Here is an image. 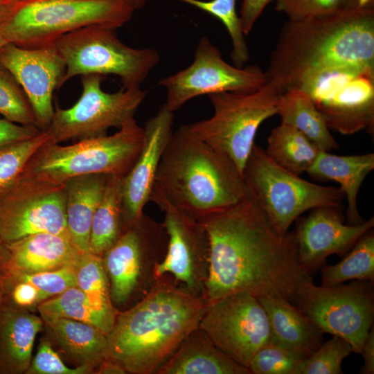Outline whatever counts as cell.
I'll return each instance as SVG.
<instances>
[{
  "mask_svg": "<svg viewBox=\"0 0 374 374\" xmlns=\"http://www.w3.org/2000/svg\"><path fill=\"white\" fill-rule=\"evenodd\" d=\"M276 114L282 123L301 132L320 150L330 152L339 148L324 118L310 96L301 89L290 88L281 95Z\"/></svg>",
  "mask_w": 374,
  "mask_h": 374,
  "instance_id": "29",
  "label": "cell"
},
{
  "mask_svg": "<svg viewBox=\"0 0 374 374\" xmlns=\"http://www.w3.org/2000/svg\"><path fill=\"white\" fill-rule=\"evenodd\" d=\"M14 2L12 0H0V21L5 17Z\"/></svg>",
  "mask_w": 374,
  "mask_h": 374,
  "instance_id": "48",
  "label": "cell"
},
{
  "mask_svg": "<svg viewBox=\"0 0 374 374\" xmlns=\"http://www.w3.org/2000/svg\"><path fill=\"white\" fill-rule=\"evenodd\" d=\"M42 131L34 125H23L0 118V147L28 140Z\"/></svg>",
  "mask_w": 374,
  "mask_h": 374,
  "instance_id": "42",
  "label": "cell"
},
{
  "mask_svg": "<svg viewBox=\"0 0 374 374\" xmlns=\"http://www.w3.org/2000/svg\"><path fill=\"white\" fill-rule=\"evenodd\" d=\"M0 114L19 125L36 126L35 115L25 92L15 78L1 65Z\"/></svg>",
  "mask_w": 374,
  "mask_h": 374,
  "instance_id": "37",
  "label": "cell"
},
{
  "mask_svg": "<svg viewBox=\"0 0 374 374\" xmlns=\"http://www.w3.org/2000/svg\"><path fill=\"white\" fill-rule=\"evenodd\" d=\"M351 352L347 341L333 335L303 361L298 374H341V363Z\"/></svg>",
  "mask_w": 374,
  "mask_h": 374,
  "instance_id": "38",
  "label": "cell"
},
{
  "mask_svg": "<svg viewBox=\"0 0 374 374\" xmlns=\"http://www.w3.org/2000/svg\"><path fill=\"white\" fill-rule=\"evenodd\" d=\"M307 357L270 341L255 353L248 368L253 374H298Z\"/></svg>",
  "mask_w": 374,
  "mask_h": 374,
  "instance_id": "36",
  "label": "cell"
},
{
  "mask_svg": "<svg viewBox=\"0 0 374 374\" xmlns=\"http://www.w3.org/2000/svg\"><path fill=\"white\" fill-rule=\"evenodd\" d=\"M38 233H68L65 185L20 175L0 196V235L10 243Z\"/></svg>",
  "mask_w": 374,
  "mask_h": 374,
  "instance_id": "16",
  "label": "cell"
},
{
  "mask_svg": "<svg viewBox=\"0 0 374 374\" xmlns=\"http://www.w3.org/2000/svg\"><path fill=\"white\" fill-rule=\"evenodd\" d=\"M50 139L46 130L28 140L0 147V196L17 180L35 151Z\"/></svg>",
  "mask_w": 374,
  "mask_h": 374,
  "instance_id": "35",
  "label": "cell"
},
{
  "mask_svg": "<svg viewBox=\"0 0 374 374\" xmlns=\"http://www.w3.org/2000/svg\"><path fill=\"white\" fill-rule=\"evenodd\" d=\"M323 333L347 341L362 354L374 319L373 282L355 280L331 287L303 283L292 303Z\"/></svg>",
  "mask_w": 374,
  "mask_h": 374,
  "instance_id": "12",
  "label": "cell"
},
{
  "mask_svg": "<svg viewBox=\"0 0 374 374\" xmlns=\"http://www.w3.org/2000/svg\"><path fill=\"white\" fill-rule=\"evenodd\" d=\"M174 112L165 104L143 127L145 143L134 166L123 178L125 217L130 224L143 213L150 201L159 163L173 133Z\"/></svg>",
  "mask_w": 374,
  "mask_h": 374,
  "instance_id": "20",
  "label": "cell"
},
{
  "mask_svg": "<svg viewBox=\"0 0 374 374\" xmlns=\"http://www.w3.org/2000/svg\"><path fill=\"white\" fill-rule=\"evenodd\" d=\"M168 242L163 222L143 213L102 256L111 299L118 310L132 306L152 289L156 266L166 255Z\"/></svg>",
  "mask_w": 374,
  "mask_h": 374,
  "instance_id": "10",
  "label": "cell"
},
{
  "mask_svg": "<svg viewBox=\"0 0 374 374\" xmlns=\"http://www.w3.org/2000/svg\"><path fill=\"white\" fill-rule=\"evenodd\" d=\"M94 373L97 374H125L127 373L124 367L116 361L107 357L96 368Z\"/></svg>",
  "mask_w": 374,
  "mask_h": 374,
  "instance_id": "45",
  "label": "cell"
},
{
  "mask_svg": "<svg viewBox=\"0 0 374 374\" xmlns=\"http://www.w3.org/2000/svg\"><path fill=\"white\" fill-rule=\"evenodd\" d=\"M274 80L250 92H222L209 95L213 116L188 125L190 131L208 145L228 157L243 170L258 127L277 114L284 93Z\"/></svg>",
  "mask_w": 374,
  "mask_h": 374,
  "instance_id": "7",
  "label": "cell"
},
{
  "mask_svg": "<svg viewBox=\"0 0 374 374\" xmlns=\"http://www.w3.org/2000/svg\"><path fill=\"white\" fill-rule=\"evenodd\" d=\"M44 321L29 310L0 301V374L26 373Z\"/></svg>",
  "mask_w": 374,
  "mask_h": 374,
  "instance_id": "22",
  "label": "cell"
},
{
  "mask_svg": "<svg viewBox=\"0 0 374 374\" xmlns=\"http://www.w3.org/2000/svg\"><path fill=\"white\" fill-rule=\"evenodd\" d=\"M115 30L89 26L64 35L54 42L66 64L63 84L78 75L112 74L120 78L124 89L140 88L159 63V54L152 48H135L125 44Z\"/></svg>",
  "mask_w": 374,
  "mask_h": 374,
  "instance_id": "9",
  "label": "cell"
},
{
  "mask_svg": "<svg viewBox=\"0 0 374 374\" xmlns=\"http://www.w3.org/2000/svg\"><path fill=\"white\" fill-rule=\"evenodd\" d=\"M275 8L288 20L305 21L326 17L348 9L346 0H275Z\"/></svg>",
  "mask_w": 374,
  "mask_h": 374,
  "instance_id": "39",
  "label": "cell"
},
{
  "mask_svg": "<svg viewBox=\"0 0 374 374\" xmlns=\"http://www.w3.org/2000/svg\"><path fill=\"white\" fill-rule=\"evenodd\" d=\"M9 256L10 253L7 243L2 240L0 235V274L5 270Z\"/></svg>",
  "mask_w": 374,
  "mask_h": 374,
  "instance_id": "47",
  "label": "cell"
},
{
  "mask_svg": "<svg viewBox=\"0 0 374 374\" xmlns=\"http://www.w3.org/2000/svg\"><path fill=\"white\" fill-rule=\"evenodd\" d=\"M374 168V154L339 156L321 150L307 172L314 179L332 180L339 184L347 200L346 224L364 221L357 208V195L362 184Z\"/></svg>",
  "mask_w": 374,
  "mask_h": 374,
  "instance_id": "25",
  "label": "cell"
},
{
  "mask_svg": "<svg viewBox=\"0 0 374 374\" xmlns=\"http://www.w3.org/2000/svg\"><path fill=\"white\" fill-rule=\"evenodd\" d=\"M107 179V175L103 174L83 175L72 177L64 184L67 231L82 253L89 251L91 222Z\"/></svg>",
  "mask_w": 374,
  "mask_h": 374,
  "instance_id": "27",
  "label": "cell"
},
{
  "mask_svg": "<svg viewBox=\"0 0 374 374\" xmlns=\"http://www.w3.org/2000/svg\"><path fill=\"white\" fill-rule=\"evenodd\" d=\"M242 176L247 193L280 233L288 232L304 212L320 206L340 208L345 198L340 188L310 182L281 168L256 144Z\"/></svg>",
  "mask_w": 374,
  "mask_h": 374,
  "instance_id": "8",
  "label": "cell"
},
{
  "mask_svg": "<svg viewBox=\"0 0 374 374\" xmlns=\"http://www.w3.org/2000/svg\"><path fill=\"white\" fill-rule=\"evenodd\" d=\"M294 233L299 262L310 274H314L332 254L344 256L357 240L374 226V217L359 224L344 223L340 208L320 206L306 217L297 218Z\"/></svg>",
  "mask_w": 374,
  "mask_h": 374,
  "instance_id": "19",
  "label": "cell"
},
{
  "mask_svg": "<svg viewBox=\"0 0 374 374\" xmlns=\"http://www.w3.org/2000/svg\"><path fill=\"white\" fill-rule=\"evenodd\" d=\"M267 81L265 71L256 65L238 68L226 62L217 48L206 37H202L191 64L161 79L159 84L167 91L165 105L175 112L197 96L253 91Z\"/></svg>",
  "mask_w": 374,
  "mask_h": 374,
  "instance_id": "15",
  "label": "cell"
},
{
  "mask_svg": "<svg viewBox=\"0 0 374 374\" xmlns=\"http://www.w3.org/2000/svg\"><path fill=\"white\" fill-rule=\"evenodd\" d=\"M43 321L48 337L76 366H86L95 371L109 357L107 336L98 328L66 318Z\"/></svg>",
  "mask_w": 374,
  "mask_h": 374,
  "instance_id": "26",
  "label": "cell"
},
{
  "mask_svg": "<svg viewBox=\"0 0 374 374\" xmlns=\"http://www.w3.org/2000/svg\"><path fill=\"white\" fill-rule=\"evenodd\" d=\"M103 80V75L98 74L82 75V92L78 100L65 109L56 105L46 130L51 142L59 143L105 136L108 129H120L134 118L145 92L140 88L121 87L116 93H107L101 89Z\"/></svg>",
  "mask_w": 374,
  "mask_h": 374,
  "instance_id": "13",
  "label": "cell"
},
{
  "mask_svg": "<svg viewBox=\"0 0 374 374\" xmlns=\"http://www.w3.org/2000/svg\"><path fill=\"white\" fill-rule=\"evenodd\" d=\"M155 374H250V371L219 349L197 328Z\"/></svg>",
  "mask_w": 374,
  "mask_h": 374,
  "instance_id": "23",
  "label": "cell"
},
{
  "mask_svg": "<svg viewBox=\"0 0 374 374\" xmlns=\"http://www.w3.org/2000/svg\"><path fill=\"white\" fill-rule=\"evenodd\" d=\"M144 143V129L134 118L110 136L82 139L69 145L49 139L29 159L21 175L53 184H64L72 177L89 174L125 177Z\"/></svg>",
  "mask_w": 374,
  "mask_h": 374,
  "instance_id": "6",
  "label": "cell"
},
{
  "mask_svg": "<svg viewBox=\"0 0 374 374\" xmlns=\"http://www.w3.org/2000/svg\"><path fill=\"white\" fill-rule=\"evenodd\" d=\"M347 7L350 10L374 9V0H346Z\"/></svg>",
  "mask_w": 374,
  "mask_h": 374,
  "instance_id": "46",
  "label": "cell"
},
{
  "mask_svg": "<svg viewBox=\"0 0 374 374\" xmlns=\"http://www.w3.org/2000/svg\"><path fill=\"white\" fill-rule=\"evenodd\" d=\"M273 0H243L240 19L245 35L252 30L265 7Z\"/></svg>",
  "mask_w": 374,
  "mask_h": 374,
  "instance_id": "43",
  "label": "cell"
},
{
  "mask_svg": "<svg viewBox=\"0 0 374 374\" xmlns=\"http://www.w3.org/2000/svg\"><path fill=\"white\" fill-rule=\"evenodd\" d=\"M258 299L267 315L271 341L307 357L321 345L323 332L290 301L278 296Z\"/></svg>",
  "mask_w": 374,
  "mask_h": 374,
  "instance_id": "24",
  "label": "cell"
},
{
  "mask_svg": "<svg viewBox=\"0 0 374 374\" xmlns=\"http://www.w3.org/2000/svg\"><path fill=\"white\" fill-rule=\"evenodd\" d=\"M123 177L107 175L103 197L93 215L89 252L102 257L129 226L123 197Z\"/></svg>",
  "mask_w": 374,
  "mask_h": 374,
  "instance_id": "28",
  "label": "cell"
},
{
  "mask_svg": "<svg viewBox=\"0 0 374 374\" xmlns=\"http://www.w3.org/2000/svg\"><path fill=\"white\" fill-rule=\"evenodd\" d=\"M127 1H129L130 3H132L134 6L136 10L142 8L144 6L146 1V0H127Z\"/></svg>",
  "mask_w": 374,
  "mask_h": 374,
  "instance_id": "49",
  "label": "cell"
},
{
  "mask_svg": "<svg viewBox=\"0 0 374 374\" xmlns=\"http://www.w3.org/2000/svg\"><path fill=\"white\" fill-rule=\"evenodd\" d=\"M342 65L374 67V9H347L326 17L288 20L265 73L285 91L310 73Z\"/></svg>",
  "mask_w": 374,
  "mask_h": 374,
  "instance_id": "3",
  "label": "cell"
},
{
  "mask_svg": "<svg viewBox=\"0 0 374 374\" xmlns=\"http://www.w3.org/2000/svg\"><path fill=\"white\" fill-rule=\"evenodd\" d=\"M206 305L171 275L157 277L143 298L120 311L107 335L109 357L127 373L155 374L198 328Z\"/></svg>",
  "mask_w": 374,
  "mask_h": 374,
  "instance_id": "2",
  "label": "cell"
},
{
  "mask_svg": "<svg viewBox=\"0 0 374 374\" xmlns=\"http://www.w3.org/2000/svg\"><path fill=\"white\" fill-rule=\"evenodd\" d=\"M2 282H1V274H0V301L1 300V296H2Z\"/></svg>",
  "mask_w": 374,
  "mask_h": 374,
  "instance_id": "51",
  "label": "cell"
},
{
  "mask_svg": "<svg viewBox=\"0 0 374 374\" xmlns=\"http://www.w3.org/2000/svg\"><path fill=\"white\" fill-rule=\"evenodd\" d=\"M8 42L0 33V49Z\"/></svg>",
  "mask_w": 374,
  "mask_h": 374,
  "instance_id": "50",
  "label": "cell"
},
{
  "mask_svg": "<svg viewBox=\"0 0 374 374\" xmlns=\"http://www.w3.org/2000/svg\"><path fill=\"white\" fill-rule=\"evenodd\" d=\"M7 245L10 256L3 273L30 274L53 271L76 265L82 254L69 233H38Z\"/></svg>",
  "mask_w": 374,
  "mask_h": 374,
  "instance_id": "21",
  "label": "cell"
},
{
  "mask_svg": "<svg viewBox=\"0 0 374 374\" xmlns=\"http://www.w3.org/2000/svg\"><path fill=\"white\" fill-rule=\"evenodd\" d=\"M94 373L86 366L69 368L53 348L48 339L40 341L37 351L26 374H89Z\"/></svg>",
  "mask_w": 374,
  "mask_h": 374,
  "instance_id": "41",
  "label": "cell"
},
{
  "mask_svg": "<svg viewBox=\"0 0 374 374\" xmlns=\"http://www.w3.org/2000/svg\"><path fill=\"white\" fill-rule=\"evenodd\" d=\"M42 320L66 318L93 325L107 336L115 321L95 310L84 292L77 286L42 302L37 308Z\"/></svg>",
  "mask_w": 374,
  "mask_h": 374,
  "instance_id": "32",
  "label": "cell"
},
{
  "mask_svg": "<svg viewBox=\"0 0 374 374\" xmlns=\"http://www.w3.org/2000/svg\"><path fill=\"white\" fill-rule=\"evenodd\" d=\"M76 281L89 305L96 311L116 321L120 312L113 304L108 278L102 257L91 252L82 253L76 265Z\"/></svg>",
  "mask_w": 374,
  "mask_h": 374,
  "instance_id": "33",
  "label": "cell"
},
{
  "mask_svg": "<svg viewBox=\"0 0 374 374\" xmlns=\"http://www.w3.org/2000/svg\"><path fill=\"white\" fill-rule=\"evenodd\" d=\"M294 87L310 96L329 128L345 135L364 130L373 134L374 67L342 65L317 71Z\"/></svg>",
  "mask_w": 374,
  "mask_h": 374,
  "instance_id": "11",
  "label": "cell"
},
{
  "mask_svg": "<svg viewBox=\"0 0 374 374\" xmlns=\"http://www.w3.org/2000/svg\"><path fill=\"white\" fill-rule=\"evenodd\" d=\"M198 221L210 246L207 304L238 292L293 303L299 287L312 280L299 262L294 233H279L248 193Z\"/></svg>",
  "mask_w": 374,
  "mask_h": 374,
  "instance_id": "1",
  "label": "cell"
},
{
  "mask_svg": "<svg viewBox=\"0 0 374 374\" xmlns=\"http://www.w3.org/2000/svg\"><path fill=\"white\" fill-rule=\"evenodd\" d=\"M243 176L226 155L180 126L161 157L150 201L161 199L190 217L200 219L244 199Z\"/></svg>",
  "mask_w": 374,
  "mask_h": 374,
  "instance_id": "4",
  "label": "cell"
},
{
  "mask_svg": "<svg viewBox=\"0 0 374 374\" xmlns=\"http://www.w3.org/2000/svg\"><path fill=\"white\" fill-rule=\"evenodd\" d=\"M12 1H15H15H22V0H12Z\"/></svg>",
  "mask_w": 374,
  "mask_h": 374,
  "instance_id": "52",
  "label": "cell"
},
{
  "mask_svg": "<svg viewBox=\"0 0 374 374\" xmlns=\"http://www.w3.org/2000/svg\"><path fill=\"white\" fill-rule=\"evenodd\" d=\"M198 328L219 349L247 368L255 353L271 339L264 308L257 297L246 292L208 303Z\"/></svg>",
  "mask_w": 374,
  "mask_h": 374,
  "instance_id": "14",
  "label": "cell"
},
{
  "mask_svg": "<svg viewBox=\"0 0 374 374\" xmlns=\"http://www.w3.org/2000/svg\"><path fill=\"white\" fill-rule=\"evenodd\" d=\"M264 150L275 163L297 175L308 170L321 151L301 132L282 123L271 130Z\"/></svg>",
  "mask_w": 374,
  "mask_h": 374,
  "instance_id": "30",
  "label": "cell"
},
{
  "mask_svg": "<svg viewBox=\"0 0 374 374\" xmlns=\"http://www.w3.org/2000/svg\"><path fill=\"white\" fill-rule=\"evenodd\" d=\"M197 7L217 18L226 28L232 43L231 57L233 65L244 67L249 59V52L242 30L235 0H177Z\"/></svg>",
  "mask_w": 374,
  "mask_h": 374,
  "instance_id": "34",
  "label": "cell"
},
{
  "mask_svg": "<svg viewBox=\"0 0 374 374\" xmlns=\"http://www.w3.org/2000/svg\"><path fill=\"white\" fill-rule=\"evenodd\" d=\"M321 286L331 287L350 280L374 281V233H364L339 262L321 267Z\"/></svg>",
  "mask_w": 374,
  "mask_h": 374,
  "instance_id": "31",
  "label": "cell"
},
{
  "mask_svg": "<svg viewBox=\"0 0 374 374\" xmlns=\"http://www.w3.org/2000/svg\"><path fill=\"white\" fill-rule=\"evenodd\" d=\"M151 201L164 212L163 224L168 236L166 255L155 268L156 278L170 274L189 292L202 297L210 256L204 227L161 199Z\"/></svg>",
  "mask_w": 374,
  "mask_h": 374,
  "instance_id": "17",
  "label": "cell"
},
{
  "mask_svg": "<svg viewBox=\"0 0 374 374\" xmlns=\"http://www.w3.org/2000/svg\"><path fill=\"white\" fill-rule=\"evenodd\" d=\"M135 10L127 0H22L14 2L1 20L0 33L8 43L39 47L86 26L116 30Z\"/></svg>",
  "mask_w": 374,
  "mask_h": 374,
  "instance_id": "5",
  "label": "cell"
},
{
  "mask_svg": "<svg viewBox=\"0 0 374 374\" xmlns=\"http://www.w3.org/2000/svg\"><path fill=\"white\" fill-rule=\"evenodd\" d=\"M0 65L16 80L29 100L36 126L46 131L54 114L53 96L63 85L66 64L53 44L26 48L8 43L0 49Z\"/></svg>",
  "mask_w": 374,
  "mask_h": 374,
  "instance_id": "18",
  "label": "cell"
},
{
  "mask_svg": "<svg viewBox=\"0 0 374 374\" xmlns=\"http://www.w3.org/2000/svg\"><path fill=\"white\" fill-rule=\"evenodd\" d=\"M75 265L30 274L10 272L3 274L10 275L33 285L38 290L42 302H43L62 294L70 287L77 286Z\"/></svg>",
  "mask_w": 374,
  "mask_h": 374,
  "instance_id": "40",
  "label": "cell"
},
{
  "mask_svg": "<svg viewBox=\"0 0 374 374\" xmlns=\"http://www.w3.org/2000/svg\"><path fill=\"white\" fill-rule=\"evenodd\" d=\"M364 357V366L359 373L362 374L374 373V328L371 327L365 340L362 354Z\"/></svg>",
  "mask_w": 374,
  "mask_h": 374,
  "instance_id": "44",
  "label": "cell"
}]
</instances>
